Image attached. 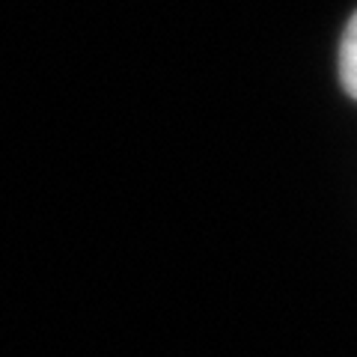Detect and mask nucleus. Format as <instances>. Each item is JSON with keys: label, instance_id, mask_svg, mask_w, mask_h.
Here are the masks:
<instances>
[{"label": "nucleus", "instance_id": "1", "mask_svg": "<svg viewBox=\"0 0 357 357\" xmlns=\"http://www.w3.org/2000/svg\"><path fill=\"white\" fill-rule=\"evenodd\" d=\"M340 77L342 86L349 89V96L357 98V13L345 27L342 48H340Z\"/></svg>", "mask_w": 357, "mask_h": 357}]
</instances>
